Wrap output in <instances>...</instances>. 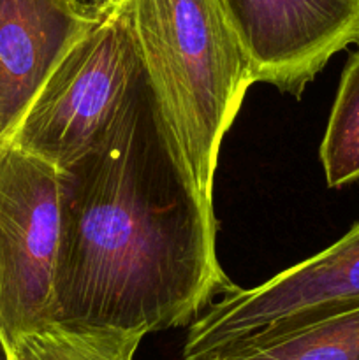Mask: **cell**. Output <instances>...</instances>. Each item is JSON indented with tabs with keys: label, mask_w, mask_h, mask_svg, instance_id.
I'll list each match as a JSON object with an SVG mask.
<instances>
[{
	"label": "cell",
	"mask_w": 359,
	"mask_h": 360,
	"mask_svg": "<svg viewBox=\"0 0 359 360\" xmlns=\"http://www.w3.org/2000/svg\"><path fill=\"white\" fill-rule=\"evenodd\" d=\"M215 236L213 206L197 193L141 63L94 143L60 169L51 323L146 334L187 326L234 287Z\"/></svg>",
	"instance_id": "obj_1"
},
{
	"label": "cell",
	"mask_w": 359,
	"mask_h": 360,
	"mask_svg": "<svg viewBox=\"0 0 359 360\" xmlns=\"http://www.w3.org/2000/svg\"><path fill=\"white\" fill-rule=\"evenodd\" d=\"M137 53L180 158L213 206L222 141L256 83L218 0H130Z\"/></svg>",
	"instance_id": "obj_2"
},
{
	"label": "cell",
	"mask_w": 359,
	"mask_h": 360,
	"mask_svg": "<svg viewBox=\"0 0 359 360\" xmlns=\"http://www.w3.org/2000/svg\"><path fill=\"white\" fill-rule=\"evenodd\" d=\"M359 308V220L329 248L253 288L232 287L190 322L185 360H215Z\"/></svg>",
	"instance_id": "obj_3"
},
{
	"label": "cell",
	"mask_w": 359,
	"mask_h": 360,
	"mask_svg": "<svg viewBox=\"0 0 359 360\" xmlns=\"http://www.w3.org/2000/svg\"><path fill=\"white\" fill-rule=\"evenodd\" d=\"M139 69L132 6L123 0L67 51L7 143L65 169L111 120Z\"/></svg>",
	"instance_id": "obj_4"
},
{
	"label": "cell",
	"mask_w": 359,
	"mask_h": 360,
	"mask_svg": "<svg viewBox=\"0 0 359 360\" xmlns=\"http://www.w3.org/2000/svg\"><path fill=\"white\" fill-rule=\"evenodd\" d=\"M60 246V171L0 148V338L9 350L51 323Z\"/></svg>",
	"instance_id": "obj_5"
},
{
	"label": "cell",
	"mask_w": 359,
	"mask_h": 360,
	"mask_svg": "<svg viewBox=\"0 0 359 360\" xmlns=\"http://www.w3.org/2000/svg\"><path fill=\"white\" fill-rule=\"evenodd\" d=\"M256 83L301 97L336 53L359 42V0H218Z\"/></svg>",
	"instance_id": "obj_6"
},
{
	"label": "cell",
	"mask_w": 359,
	"mask_h": 360,
	"mask_svg": "<svg viewBox=\"0 0 359 360\" xmlns=\"http://www.w3.org/2000/svg\"><path fill=\"white\" fill-rule=\"evenodd\" d=\"M102 14L80 0H0V148L67 51Z\"/></svg>",
	"instance_id": "obj_7"
},
{
	"label": "cell",
	"mask_w": 359,
	"mask_h": 360,
	"mask_svg": "<svg viewBox=\"0 0 359 360\" xmlns=\"http://www.w3.org/2000/svg\"><path fill=\"white\" fill-rule=\"evenodd\" d=\"M144 336L141 329L53 322L21 338L11 360H134Z\"/></svg>",
	"instance_id": "obj_8"
},
{
	"label": "cell",
	"mask_w": 359,
	"mask_h": 360,
	"mask_svg": "<svg viewBox=\"0 0 359 360\" xmlns=\"http://www.w3.org/2000/svg\"><path fill=\"white\" fill-rule=\"evenodd\" d=\"M326 183L341 188L359 179V46L348 56L320 144Z\"/></svg>",
	"instance_id": "obj_9"
},
{
	"label": "cell",
	"mask_w": 359,
	"mask_h": 360,
	"mask_svg": "<svg viewBox=\"0 0 359 360\" xmlns=\"http://www.w3.org/2000/svg\"><path fill=\"white\" fill-rule=\"evenodd\" d=\"M215 360H359V308Z\"/></svg>",
	"instance_id": "obj_10"
},
{
	"label": "cell",
	"mask_w": 359,
	"mask_h": 360,
	"mask_svg": "<svg viewBox=\"0 0 359 360\" xmlns=\"http://www.w3.org/2000/svg\"><path fill=\"white\" fill-rule=\"evenodd\" d=\"M80 2L94 7V9L99 11V13H106V11H109L111 7H115L116 4L123 2V0H80Z\"/></svg>",
	"instance_id": "obj_11"
},
{
	"label": "cell",
	"mask_w": 359,
	"mask_h": 360,
	"mask_svg": "<svg viewBox=\"0 0 359 360\" xmlns=\"http://www.w3.org/2000/svg\"><path fill=\"white\" fill-rule=\"evenodd\" d=\"M0 360H11V354L6 348V345H4L2 338H0Z\"/></svg>",
	"instance_id": "obj_12"
}]
</instances>
